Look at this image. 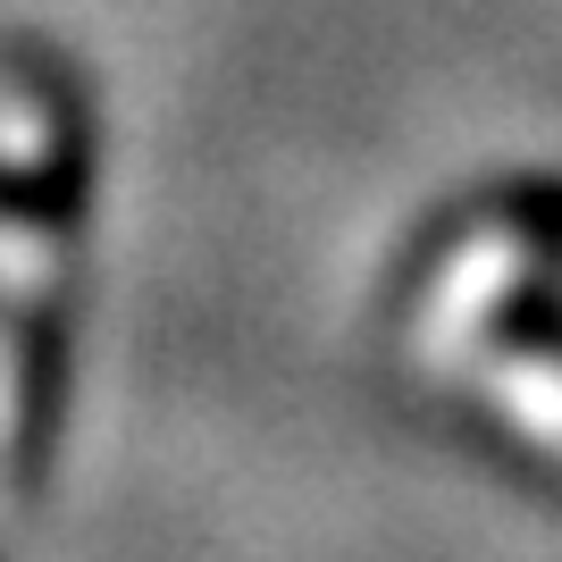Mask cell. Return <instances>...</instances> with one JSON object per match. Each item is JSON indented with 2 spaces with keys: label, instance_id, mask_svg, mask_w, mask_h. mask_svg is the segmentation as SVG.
<instances>
[{
  "label": "cell",
  "instance_id": "obj_3",
  "mask_svg": "<svg viewBox=\"0 0 562 562\" xmlns=\"http://www.w3.org/2000/svg\"><path fill=\"white\" fill-rule=\"evenodd\" d=\"M462 370L479 378V395L520 446H538L562 462V303L554 294H529L513 303L495 328L470 336Z\"/></svg>",
  "mask_w": 562,
  "mask_h": 562
},
{
  "label": "cell",
  "instance_id": "obj_2",
  "mask_svg": "<svg viewBox=\"0 0 562 562\" xmlns=\"http://www.w3.org/2000/svg\"><path fill=\"white\" fill-rule=\"evenodd\" d=\"M562 278V177H504L428 218L420 252L403 260V328L437 361H462L470 336L513 303L554 294Z\"/></svg>",
  "mask_w": 562,
  "mask_h": 562
},
{
  "label": "cell",
  "instance_id": "obj_1",
  "mask_svg": "<svg viewBox=\"0 0 562 562\" xmlns=\"http://www.w3.org/2000/svg\"><path fill=\"white\" fill-rule=\"evenodd\" d=\"M93 202V117L43 50H0V487H43L68 403L76 252Z\"/></svg>",
  "mask_w": 562,
  "mask_h": 562
}]
</instances>
